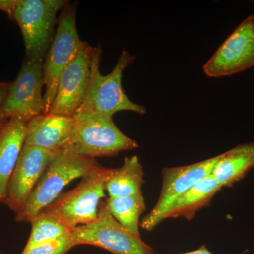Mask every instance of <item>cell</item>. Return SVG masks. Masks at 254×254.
Listing matches in <instances>:
<instances>
[{"mask_svg": "<svg viewBox=\"0 0 254 254\" xmlns=\"http://www.w3.org/2000/svg\"><path fill=\"white\" fill-rule=\"evenodd\" d=\"M102 52L101 46L95 47L86 96L75 114H97L110 118L121 111L145 115V107L133 103L125 94L122 86L124 71L133 63L136 57L123 50L111 72L103 75L100 71Z\"/></svg>", "mask_w": 254, "mask_h": 254, "instance_id": "cell-1", "label": "cell"}, {"mask_svg": "<svg viewBox=\"0 0 254 254\" xmlns=\"http://www.w3.org/2000/svg\"><path fill=\"white\" fill-rule=\"evenodd\" d=\"M99 166L95 159L61 150L55 154L24 204L16 213L17 222H31L43 209L51 204L66 185L83 177Z\"/></svg>", "mask_w": 254, "mask_h": 254, "instance_id": "cell-2", "label": "cell"}, {"mask_svg": "<svg viewBox=\"0 0 254 254\" xmlns=\"http://www.w3.org/2000/svg\"><path fill=\"white\" fill-rule=\"evenodd\" d=\"M74 127L66 150L82 157L95 159L113 157L135 149L138 143L127 136L114 123L113 118L97 114H75Z\"/></svg>", "mask_w": 254, "mask_h": 254, "instance_id": "cell-3", "label": "cell"}, {"mask_svg": "<svg viewBox=\"0 0 254 254\" xmlns=\"http://www.w3.org/2000/svg\"><path fill=\"white\" fill-rule=\"evenodd\" d=\"M113 170L99 165L82 177L74 189L62 193L42 211L50 214L72 231L76 227L94 221Z\"/></svg>", "mask_w": 254, "mask_h": 254, "instance_id": "cell-4", "label": "cell"}, {"mask_svg": "<svg viewBox=\"0 0 254 254\" xmlns=\"http://www.w3.org/2000/svg\"><path fill=\"white\" fill-rule=\"evenodd\" d=\"M76 5L68 2L62 11L54 38L43 62L44 114L49 113L64 71L86 43L81 41L76 27Z\"/></svg>", "mask_w": 254, "mask_h": 254, "instance_id": "cell-5", "label": "cell"}, {"mask_svg": "<svg viewBox=\"0 0 254 254\" xmlns=\"http://www.w3.org/2000/svg\"><path fill=\"white\" fill-rule=\"evenodd\" d=\"M68 2L64 0H18L14 20L21 29L26 59L45 60L54 38L57 14Z\"/></svg>", "mask_w": 254, "mask_h": 254, "instance_id": "cell-6", "label": "cell"}, {"mask_svg": "<svg viewBox=\"0 0 254 254\" xmlns=\"http://www.w3.org/2000/svg\"><path fill=\"white\" fill-rule=\"evenodd\" d=\"M71 236L75 246H95L113 254H155L150 246L124 228L112 216L105 200L100 203L94 221L76 227Z\"/></svg>", "mask_w": 254, "mask_h": 254, "instance_id": "cell-7", "label": "cell"}, {"mask_svg": "<svg viewBox=\"0 0 254 254\" xmlns=\"http://www.w3.org/2000/svg\"><path fill=\"white\" fill-rule=\"evenodd\" d=\"M43 62L44 60H25L0 109V121L18 118L28 122L43 113Z\"/></svg>", "mask_w": 254, "mask_h": 254, "instance_id": "cell-8", "label": "cell"}, {"mask_svg": "<svg viewBox=\"0 0 254 254\" xmlns=\"http://www.w3.org/2000/svg\"><path fill=\"white\" fill-rule=\"evenodd\" d=\"M218 155L185 166L164 168L163 182L156 203L141 220L140 227L152 231L164 221L165 214L172 204L182 194L211 173Z\"/></svg>", "mask_w": 254, "mask_h": 254, "instance_id": "cell-9", "label": "cell"}, {"mask_svg": "<svg viewBox=\"0 0 254 254\" xmlns=\"http://www.w3.org/2000/svg\"><path fill=\"white\" fill-rule=\"evenodd\" d=\"M254 66V14L246 18L203 65L208 77L231 76Z\"/></svg>", "mask_w": 254, "mask_h": 254, "instance_id": "cell-10", "label": "cell"}, {"mask_svg": "<svg viewBox=\"0 0 254 254\" xmlns=\"http://www.w3.org/2000/svg\"><path fill=\"white\" fill-rule=\"evenodd\" d=\"M95 47L86 43L65 68L58 83L49 114L71 118L80 108L87 91Z\"/></svg>", "mask_w": 254, "mask_h": 254, "instance_id": "cell-11", "label": "cell"}, {"mask_svg": "<svg viewBox=\"0 0 254 254\" xmlns=\"http://www.w3.org/2000/svg\"><path fill=\"white\" fill-rule=\"evenodd\" d=\"M57 153L23 145L11 175L4 201L12 211L16 213L23 206Z\"/></svg>", "mask_w": 254, "mask_h": 254, "instance_id": "cell-12", "label": "cell"}, {"mask_svg": "<svg viewBox=\"0 0 254 254\" xmlns=\"http://www.w3.org/2000/svg\"><path fill=\"white\" fill-rule=\"evenodd\" d=\"M75 123L73 117L49 113L37 115L27 123L24 145L57 153L67 144Z\"/></svg>", "mask_w": 254, "mask_h": 254, "instance_id": "cell-13", "label": "cell"}, {"mask_svg": "<svg viewBox=\"0 0 254 254\" xmlns=\"http://www.w3.org/2000/svg\"><path fill=\"white\" fill-rule=\"evenodd\" d=\"M27 121L11 118L0 130V204L4 203L8 186L26 138Z\"/></svg>", "mask_w": 254, "mask_h": 254, "instance_id": "cell-14", "label": "cell"}, {"mask_svg": "<svg viewBox=\"0 0 254 254\" xmlns=\"http://www.w3.org/2000/svg\"><path fill=\"white\" fill-rule=\"evenodd\" d=\"M254 168V143H243L218 155L210 175L222 187H231Z\"/></svg>", "mask_w": 254, "mask_h": 254, "instance_id": "cell-15", "label": "cell"}, {"mask_svg": "<svg viewBox=\"0 0 254 254\" xmlns=\"http://www.w3.org/2000/svg\"><path fill=\"white\" fill-rule=\"evenodd\" d=\"M221 185L213 176L208 175L185 192L172 204L164 220L183 218L192 220L197 212L210 204Z\"/></svg>", "mask_w": 254, "mask_h": 254, "instance_id": "cell-16", "label": "cell"}, {"mask_svg": "<svg viewBox=\"0 0 254 254\" xmlns=\"http://www.w3.org/2000/svg\"><path fill=\"white\" fill-rule=\"evenodd\" d=\"M143 166L136 155L125 158L120 168L113 169L105 186L110 198H125L142 194L145 183Z\"/></svg>", "mask_w": 254, "mask_h": 254, "instance_id": "cell-17", "label": "cell"}, {"mask_svg": "<svg viewBox=\"0 0 254 254\" xmlns=\"http://www.w3.org/2000/svg\"><path fill=\"white\" fill-rule=\"evenodd\" d=\"M105 202L112 216L124 228L134 236L141 238L139 232V219L145 210L143 193L125 198L109 197Z\"/></svg>", "mask_w": 254, "mask_h": 254, "instance_id": "cell-18", "label": "cell"}, {"mask_svg": "<svg viewBox=\"0 0 254 254\" xmlns=\"http://www.w3.org/2000/svg\"><path fill=\"white\" fill-rule=\"evenodd\" d=\"M30 223L31 224V235L22 252L72 232L54 217L43 211L40 212Z\"/></svg>", "mask_w": 254, "mask_h": 254, "instance_id": "cell-19", "label": "cell"}, {"mask_svg": "<svg viewBox=\"0 0 254 254\" xmlns=\"http://www.w3.org/2000/svg\"><path fill=\"white\" fill-rule=\"evenodd\" d=\"M76 247L71 236V232L55 240L35 246L31 250L21 254H66Z\"/></svg>", "mask_w": 254, "mask_h": 254, "instance_id": "cell-20", "label": "cell"}, {"mask_svg": "<svg viewBox=\"0 0 254 254\" xmlns=\"http://www.w3.org/2000/svg\"><path fill=\"white\" fill-rule=\"evenodd\" d=\"M18 3V0H0V11H4L11 19H14Z\"/></svg>", "mask_w": 254, "mask_h": 254, "instance_id": "cell-21", "label": "cell"}, {"mask_svg": "<svg viewBox=\"0 0 254 254\" xmlns=\"http://www.w3.org/2000/svg\"><path fill=\"white\" fill-rule=\"evenodd\" d=\"M11 84V83L0 82V109H1V106H2L5 99H6V96H7ZM6 121H7V120H6ZM6 121H0V123H5V122Z\"/></svg>", "mask_w": 254, "mask_h": 254, "instance_id": "cell-22", "label": "cell"}, {"mask_svg": "<svg viewBox=\"0 0 254 254\" xmlns=\"http://www.w3.org/2000/svg\"><path fill=\"white\" fill-rule=\"evenodd\" d=\"M180 254H213L211 253L207 249V247L205 245L201 246L199 249L195 251H192V252H187V253Z\"/></svg>", "mask_w": 254, "mask_h": 254, "instance_id": "cell-23", "label": "cell"}, {"mask_svg": "<svg viewBox=\"0 0 254 254\" xmlns=\"http://www.w3.org/2000/svg\"><path fill=\"white\" fill-rule=\"evenodd\" d=\"M5 123H0V127H3Z\"/></svg>", "mask_w": 254, "mask_h": 254, "instance_id": "cell-24", "label": "cell"}, {"mask_svg": "<svg viewBox=\"0 0 254 254\" xmlns=\"http://www.w3.org/2000/svg\"><path fill=\"white\" fill-rule=\"evenodd\" d=\"M0 254H3L2 252H1V251H0Z\"/></svg>", "mask_w": 254, "mask_h": 254, "instance_id": "cell-25", "label": "cell"}, {"mask_svg": "<svg viewBox=\"0 0 254 254\" xmlns=\"http://www.w3.org/2000/svg\"><path fill=\"white\" fill-rule=\"evenodd\" d=\"M1 127H0V130H1Z\"/></svg>", "mask_w": 254, "mask_h": 254, "instance_id": "cell-26", "label": "cell"}]
</instances>
